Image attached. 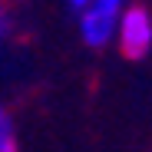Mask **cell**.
<instances>
[{
    "label": "cell",
    "mask_w": 152,
    "mask_h": 152,
    "mask_svg": "<svg viewBox=\"0 0 152 152\" xmlns=\"http://www.w3.org/2000/svg\"><path fill=\"white\" fill-rule=\"evenodd\" d=\"M0 152H17V129L7 109H0Z\"/></svg>",
    "instance_id": "3"
},
{
    "label": "cell",
    "mask_w": 152,
    "mask_h": 152,
    "mask_svg": "<svg viewBox=\"0 0 152 152\" xmlns=\"http://www.w3.org/2000/svg\"><path fill=\"white\" fill-rule=\"evenodd\" d=\"M119 50L129 60H142L152 50V13L145 7H126L119 23H116V37Z\"/></svg>",
    "instance_id": "1"
},
{
    "label": "cell",
    "mask_w": 152,
    "mask_h": 152,
    "mask_svg": "<svg viewBox=\"0 0 152 152\" xmlns=\"http://www.w3.org/2000/svg\"><path fill=\"white\" fill-rule=\"evenodd\" d=\"M126 10V0H89L80 13V33L89 46H106L116 37V23Z\"/></svg>",
    "instance_id": "2"
},
{
    "label": "cell",
    "mask_w": 152,
    "mask_h": 152,
    "mask_svg": "<svg viewBox=\"0 0 152 152\" xmlns=\"http://www.w3.org/2000/svg\"><path fill=\"white\" fill-rule=\"evenodd\" d=\"M10 30H13V17H10V10L4 4H0V43L10 37Z\"/></svg>",
    "instance_id": "4"
},
{
    "label": "cell",
    "mask_w": 152,
    "mask_h": 152,
    "mask_svg": "<svg viewBox=\"0 0 152 152\" xmlns=\"http://www.w3.org/2000/svg\"><path fill=\"white\" fill-rule=\"evenodd\" d=\"M86 7H89V0H69V10L73 13H83Z\"/></svg>",
    "instance_id": "5"
}]
</instances>
